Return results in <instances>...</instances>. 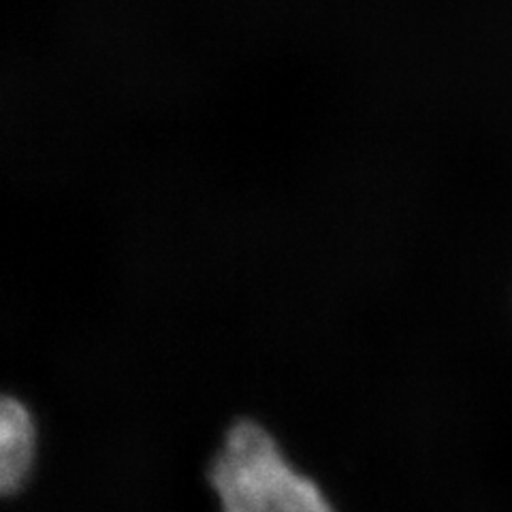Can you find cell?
Returning <instances> with one entry per match:
<instances>
[{
    "label": "cell",
    "mask_w": 512,
    "mask_h": 512,
    "mask_svg": "<svg viewBox=\"0 0 512 512\" xmlns=\"http://www.w3.org/2000/svg\"><path fill=\"white\" fill-rule=\"evenodd\" d=\"M220 512H338L314 478L299 472L256 421H237L210 466Z\"/></svg>",
    "instance_id": "obj_1"
},
{
    "label": "cell",
    "mask_w": 512,
    "mask_h": 512,
    "mask_svg": "<svg viewBox=\"0 0 512 512\" xmlns=\"http://www.w3.org/2000/svg\"><path fill=\"white\" fill-rule=\"evenodd\" d=\"M37 431L28 408L0 395V495L18 489L35 461Z\"/></svg>",
    "instance_id": "obj_2"
}]
</instances>
